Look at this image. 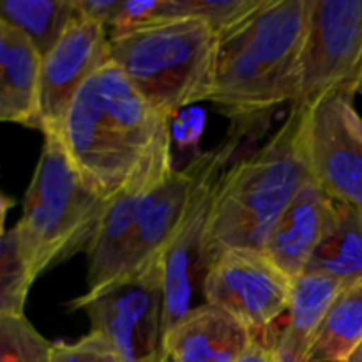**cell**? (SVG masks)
I'll return each mask as SVG.
<instances>
[{"label": "cell", "instance_id": "obj_1", "mask_svg": "<svg viewBox=\"0 0 362 362\" xmlns=\"http://www.w3.org/2000/svg\"><path fill=\"white\" fill-rule=\"evenodd\" d=\"M308 0H262L244 20L218 35L209 101L244 138L285 103L296 101L306 37Z\"/></svg>", "mask_w": 362, "mask_h": 362}, {"label": "cell", "instance_id": "obj_2", "mask_svg": "<svg viewBox=\"0 0 362 362\" xmlns=\"http://www.w3.org/2000/svg\"><path fill=\"white\" fill-rule=\"evenodd\" d=\"M168 122L110 60L76 94L62 138L78 168L112 198L148 163L172 151Z\"/></svg>", "mask_w": 362, "mask_h": 362}, {"label": "cell", "instance_id": "obj_3", "mask_svg": "<svg viewBox=\"0 0 362 362\" xmlns=\"http://www.w3.org/2000/svg\"><path fill=\"white\" fill-rule=\"evenodd\" d=\"M303 117L304 110L290 108L264 147L219 177L211 211L216 258L226 250L264 251L279 216L311 179L300 141Z\"/></svg>", "mask_w": 362, "mask_h": 362}, {"label": "cell", "instance_id": "obj_4", "mask_svg": "<svg viewBox=\"0 0 362 362\" xmlns=\"http://www.w3.org/2000/svg\"><path fill=\"white\" fill-rule=\"evenodd\" d=\"M218 34L200 18L175 16L110 35V60L166 119L214 85Z\"/></svg>", "mask_w": 362, "mask_h": 362}, {"label": "cell", "instance_id": "obj_5", "mask_svg": "<svg viewBox=\"0 0 362 362\" xmlns=\"http://www.w3.org/2000/svg\"><path fill=\"white\" fill-rule=\"evenodd\" d=\"M110 200L78 168L62 134H45L16 225L37 276L88 250Z\"/></svg>", "mask_w": 362, "mask_h": 362}, {"label": "cell", "instance_id": "obj_6", "mask_svg": "<svg viewBox=\"0 0 362 362\" xmlns=\"http://www.w3.org/2000/svg\"><path fill=\"white\" fill-rule=\"evenodd\" d=\"M163 253L136 271L87 292L69 304L85 311L90 331L110 339L122 362H172L163 343Z\"/></svg>", "mask_w": 362, "mask_h": 362}, {"label": "cell", "instance_id": "obj_7", "mask_svg": "<svg viewBox=\"0 0 362 362\" xmlns=\"http://www.w3.org/2000/svg\"><path fill=\"white\" fill-rule=\"evenodd\" d=\"M362 73V0H308L297 95L306 110L327 94L356 95Z\"/></svg>", "mask_w": 362, "mask_h": 362}, {"label": "cell", "instance_id": "obj_8", "mask_svg": "<svg viewBox=\"0 0 362 362\" xmlns=\"http://www.w3.org/2000/svg\"><path fill=\"white\" fill-rule=\"evenodd\" d=\"M243 138L230 136L216 147L200 180L189 211L172 243L163 251L165 304H163V343L168 332L191 310L205 304V281L216 262L211 244V211L216 184L225 172L230 154ZM166 352V350H165Z\"/></svg>", "mask_w": 362, "mask_h": 362}, {"label": "cell", "instance_id": "obj_9", "mask_svg": "<svg viewBox=\"0 0 362 362\" xmlns=\"http://www.w3.org/2000/svg\"><path fill=\"white\" fill-rule=\"evenodd\" d=\"M300 141L311 177L362 218V117L352 95L334 92L304 110Z\"/></svg>", "mask_w": 362, "mask_h": 362}, {"label": "cell", "instance_id": "obj_10", "mask_svg": "<svg viewBox=\"0 0 362 362\" xmlns=\"http://www.w3.org/2000/svg\"><path fill=\"white\" fill-rule=\"evenodd\" d=\"M292 293L293 279L264 251H223L205 281V303L235 315L258 341L281 315L288 313Z\"/></svg>", "mask_w": 362, "mask_h": 362}, {"label": "cell", "instance_id": "obj_11", "mask_svg": "<svg viewBox=\"0 0 362 362\" xmlns=\"http://www.w3.org/2000/svg\"><path fill=\"white\" fill-rule=\"evenodd\" d=\"M108 28L78 16L55 48L42 57L39 129L62 134L67 112L80 88L110 62Z\"/></svg>", "mask_w": 362, "mask_h": 362}, {"label": "cell", "instance_id": "obj_12", "mask_svg": "<svg viewBox=\"0 0 362 362\" xmlns=\"http://www.w3.org/2000/svg\"><path fill=\"white\" fill-rule=\"evenodd\" d=\"M168 163H172V151L148 163L112 197L98 233L87 250L88 292H94L129 272L141 193L148 180Z\"/></svg>", "mask_w": 362, "mask_h": 362}, {"label": "cell", "instance_id": "obj_13", "mask_svg": "<svg viewBox=\"0 0 362 362\" xmlns=\"http://www.w3.org/2000/svg\"><path fill=\"white\" fill-rule=\"evenodd\" d=\"M334 211L336 202L311 177L276 221L264 253L296 281L327 235Z\"/></svg>", "mask_w": 362, "mask_h": 362}, {"label": "cell", "instance_id": "obj_14", "mask_svg": "<svg viewBox=\"0 0 362 362\" xmlns=\"http://www.w3.org/2000/svg\"><path fill=\"white\" fill-rule=\"evenodd\" d=\"M243 320L216 304L191 310L165 339L172 362H237L257 343Z\"/></svg>", "mask_w": 362, "mask_h": 362}, {"label": "cell", "instance_id": "obj_15", "mask_svg": "<svg viewBox=\"0 0 362 362\" xmlns=\"http://www.w3.org/2000/svg\"><path fill=\"white\" fill-rule=\"evenodd\" d=\"M42 57L18 28L0 21V119L39 129Z\"/></svg>", "mask_w": 362, "mask_h": 362}, {"label": "cell", "instance_id": "obj_16", "mask_svg": "<svg viewBox=\"0 0 362 362\" xmlns=\"http://www.w3.org/2000/svg\"><path fill=\"white\" fill-rule=\"evenodd\" d=\"M343 286L336 279L304 272L293 281L288 320L272 349L283 362H308L322 320Z\"/></svg>", "mask_w": 362, "mask_h": 362}, {"label": "cell", "instance_id": "obj_17", "mask_svg": "<svg viewBox=\"0 0 362 362\" xmlns=\"http://www.w3.org/2000/svg\"><path fill=\"white\" fill-rule=\"evenodd\" d=\"M306 272L336 279L339 285H362V218L336 204L331 228L315 251Z\"/></svg>", "mask_w": 362, "mask_h": 362}, {"label": "cell", "instance_id": "obj_18", "mask_svg": "<svg viewBox=\"0 0 362 362\" xmlns=\"http://www.w3.org/2000/svg\"><path fill=\"white\" fill-rule=\"evenodd\" d=\"M362 343V285L345 286L329 306L308 362H346Z\"/></svg>", "mask_w": 362, "mask_h": 362}, {"label": "cell", "instance_id": "obj_19", "mask_svg": "<svg viewBox=\"0 0 362 362\" xmlns=\"http://www.w3.org/2000/svg\"><path fill=\"white\" fill-rule=\"evenodd\" d=\"M80 16L74 0H4L0 21L18 28L46 57Z\"/></svg>", "mask_w": 362, "mask_h": 362}, {"label": "cell", "instance_id": "obj_20", "mask_svg": "<svg viewBox=\"0 0 362 362\" xmlns=\"http://www.w3.org/2000/svg\"><path fill=\"white\" fill-rule=\"evenodd\" d=\"M0 244V315L20 317L37 272L16 226L4 230Z\"/></svg>", "mask_w": 362, "mask_h": 362}, {"label": "cell", "instance_id": "obj_21", "mask_svg": "<svg viewBox=\"0 0 362 362\" xmlns=\"http://www.w3.org/2000/svg\"><path fill=\"white\" fill-rule=\"evenodd\" d=\"M52 346L25 315H0V362H52Z\"/></svg>", "mask_w": 362, "mask_h": 362}, {"label": "cell", "instance_id": "obj_22", "mask_svg": "<svg viewBox=\"0 0 362 362\" xmlns=\"http://www.w3.org/2000/svg\"><path fill=\"white\" fill-rule=\"evenodd\" d=\"M260 4L262 0H166V18H200L219 35Z\"/></svg>", "mask_w": 362, "mask_h": 362}, {"label": "cell", "instance_id": "obj_23", "mask_svg": "<svg viewBox=\"0 0 362 362\" xmlns=\"http://www.w3.org/2000/svg\"><path fill=\"white\" fill-rule=\"evenodd\" d=\"M52 362H122V359L108 338L90 331L76 343H53Z\"/></svg>", "mask_w": 362, "mask_h": 362}, {"label": "cell", "instance_id": "obj_24", "mask_svg": "<svg viewBox=\"0 0 362 362\" xmlns=\"http://www.w3.org/2000/svg\"><path fill=\"white\" fill-rule=\"evenodd\" d=\"M122 4L124 0H74L81 18L105 25L106 28H112Z\"/></svg>", "mask_w": 362, "mask_h": 362}, {"label": "cell", "instance_id": "obj_25", "mask_svg": "<svg viewBox=\"0 0 362 362\" xmlns=\"http://www.w3.org/2000/svg\"><path fill=\"white\" fill-rule=\"evenodd\" d=\"M237 362H283L274 352L272 345L264 341H257Z\"/></svg>", "mask_w": 362, "mask_h": 362}, {"label": "cell", "instance_id": "obj_26", "mask_svg": "<svg viewBox=\"0 0 362 362\" xmlns=\"http://www.w3.org/2000/svg\"><path fill=\"white\" fill-rule=\"evenodd\" d=\"M346 362H362V343H361L359 346H357L356 352H354L352 356H350V359L346 361Z\"/></svg>", "mask_w": 362, "mask_h": 362}, {"label": "cell", "instance_id": "obj_27", "mask_svg": "<svg viewBox=\"0 0 362 362\" xmlns=\"http://www.w3.org/2000/svg\"><path fill=\"white\" fill-rule=\"evenodd\" d=\"M357 94H362V73H361V78H359V83H357Z\"/></svg>", "mask_w": 362, "mask_h": 362}]
</instances>
